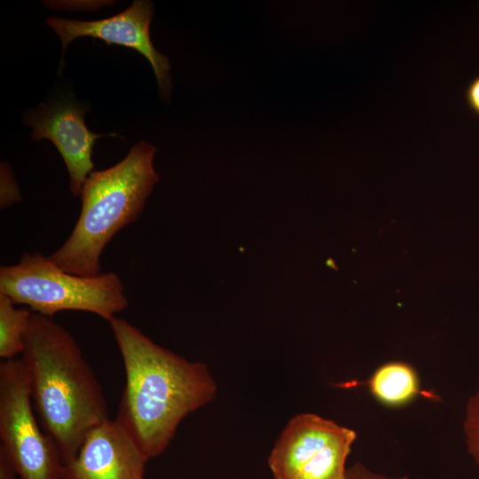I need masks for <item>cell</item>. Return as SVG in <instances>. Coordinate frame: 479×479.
<instances>
[{
  "label": "cell",
  "mask_w": 479,
  "mask_h": 479,
  "mask_svg": "<svg viewBox=\"0 0 479 479\" xmlns=\"http://www.w3.org/2000/svg\"><path fill=\"white\" fill-rule=\"evenodd\" d=\"M108 323L125 371L115 420L148 459L157 457L182 420L213 400L216 384L204 363L156 344L125 319Z\"/></svg>",
  "instance_id": "1"
},
{
  "label": "cell",
  "mask_w": 479,
  "mask_h": 479,
  "mask_svg": "<svg viewBox=\"0 0 479 479\" xmlns=\"http://www.w3.org/2000/svg\"><path fill=\"white\" fill-rule=\"evenodd\" d=\"M20 359L40 425L66 464L89 432L109 419L99 381L72 334L36 312L30 316Z\"/></svg>",
  "instance_id": "2"
},
{
  "label": "cell",
  "mask_w": 479,
  "mask_h": 479,
  "mask_svg": "<svg viewBox=\"0 0 479 479\" xmlns=\"http://www.w3.org/2000/svg\"><path fill=\"white\" fill-rule=\"evenodd\" d=\"M155 152L154 146L141 141L116 165L90 174L82 186L76 224L65 243L49 255L57 266L79 276L101 273L106 246L138 217L159 182L153 165Z\"/></svg>",
  "instance_id": "3"
},
{
  "label": "cell",
  "mask_w": 479,
  "mask_h": 479,
  "mask_svg": "<svg viewBox=\"0 0 479 479\" xmlns=\"http://www.w3.org/2000/svg\"><path fill=\"white\" fill-rule=\"evenodd\" d=\"M0 293L51 318L63 310H82L109 322L129 304L116 273L72 274L40 253H25L17 264L1 266Z\"/></svg>",
  "instance_id": "4"
},
{
  "label": "cell",
  "mask_w": 479,
  "mask_h": 479,
  "mask_svg": "<svg viewBox=\"0 0 479 479\" xmlns=\"http://www.w3.org/2000/svg\"><path fill=\"white\" fill-rule=\"evenodd\" d=\"M36 419L21 359L0 363V452L20 479H60L63 462Z\"/></svg>",
  "instance_id": "5"
},
{
  "label": "cell",
  "mask_w": 479,
  "mask_h": 479,
  "mask_svg": "<svg viewBox=\"0 0 479 479\" xmlns=\"http://www.w3.org/2000/svg\"><path fill=\"white\" fill-rule=\"evenodd\" d=\"M356 432L313 413L292 418L268 463L274 479H344Z\"/></svg>",
  "instance_id": "6"
},
{
  "label": "cell",
  "mask_w": 479,
  "mask_h": 479,
  "mask_svg": "<svg viewBox=\"0 0 479 479\" xmlns=\"http://www.w3.org/2000/svg\"><path fill=\"white\" fill-rule=\"evenodd\" d=\"M153 15V4L150 1L136 0L123 12L99 20L82 21L50 17L47 23L58 34L62 42V55L67 44L80 36H90L132 48L150 62L157 79L161 97L169 101L172 90L168 57L161 54L153 46L149 27Z\"/></svg>",
  "instance_id": "7"
},
{
  "label": "cell",
  "mask_w": 479,
  "mask_h": 479,
  "mask_svg": "<svg viewBox=\"0 0 479 479\" xmlns=\"http://www.w3.org/2000/svg\"><path fill=\"white\" fill-rule=\"evenodd\" d=\"M86 111V106L67 99L43 103L24 114L25 124L33 130L32 139H50L61 154L75 197L81 196L84 182L94 171L91 155L95 141L103 137H117L116 133L91 132L84 122Z\"/></svg>",
  "instance_id": "8"
},
{
  "label": "cell",
  "mask_w": 479,
  "mask_h": 479,
  "mask_svg": "<svg viewBox=\"0 0 479 479\" xmlns=\"http://www.w3.org/2000/svg\"><path fill=\"white\" fill-rule=\"evenodd\" d=\"M147 456L114 420L92 428L60 479H145Z\"/></svg>",
  "instance_id": "9"
},
{
  "label": "cell",
  "mask_w": 479,
  "mask_h": 479,
  "mask_svg": "<svg viewBox=\"0 0 479 479\" xmlns=\"http://www.w3.org/2000/svg\"><path fill=\"white\" fill-rule=\"evenodd\" d=\"M371 393L381 403L397 406L410 402L419 393L414 369L403 362L380 366L368 381Z\"/></svg>",
  "instance_id": "10"
},
{
  "label": "cell",
  "mask_w": 479,
  "mask_h": 479,
  "mask_svg": "<svg viewBox=\"0 0 479 479\" xmlns=\"http://www.w3.org/2000/svg\"><path fill=\"white\" fill-rule=\"evenodd\" d=\"M6 294L0 293V357L14 358L24 349V335L32 310L16 308Z\"/></svg>",
  "instance_id": "11"
},
{
  "label": "cell",
  "mask_w": 479,
  "mask_h": 479,
  "mask_svg": "<svg viewBox=\"0 0 479 479\" xmlns=\"http://www.w3.org/2000/svg\"><path fill=\"white\" fill-rule=\"evenodd\" d=\"M464 432L468 452L479 466V390L467 402Z\"/></svg>",
  "instance_id": "12"
},
{
  "label": "cell",
  "mask_w": 479,
  "mask_h": 479,
  "mask_svg": "<svg viewBox=\"0 0 479 479\" xmlns=\"http://www.w3.org/2000/svg\"><path fill=\"white\" fill-rule=\"evenodd\" d=\"M1 173V208H5L20 200V193L9 169L2 167Z\"/></svg>",
  "instance_id": "13"
},
{
  "label": "cell",
  "mask_w": 479,
  "mask_h": 479,
  "mask_svg": "<svg viewBox=\"0 0 479 479\" xmlns=\"http://www.w3.org/2000/svg\"><path fill=\"white\" fill-rule=\"evenodd\" d=\"M344 479H409L407 476L389 477L371 471L363 464L357 462L348 467Z\"/></svg>",
  "instance_id": "14"
},
{
  "label": "cell",
  "mask_w": 479,
  "mask_h": 479,
  "mask_svg": "<svg viewBox=\"0 0 479 479\" xmlns=\"http://www.w3.org/2000/svg\"><path fill=\"white\" fill-rule=\"evenodd\" d=\"M465 99L470 111L479 117V75L475 77L467 87Z\"/></svg>",
  "instance_id": "15"
},
{
  "label": "cell",
  "mask_w": 479,
  "mask_h": 479,
  "mask_svg": "<svg viewBox=\"0 0 479 479\" xmlns=\"http://www.w3.org/2000/svg\"><path fill=\"white\" fill-rule=\"evenodd\" d=\"M0 479H20L14 467L2 452H0Z\"/></svg>",
  "instance_id": "16"
}]
</instances>
